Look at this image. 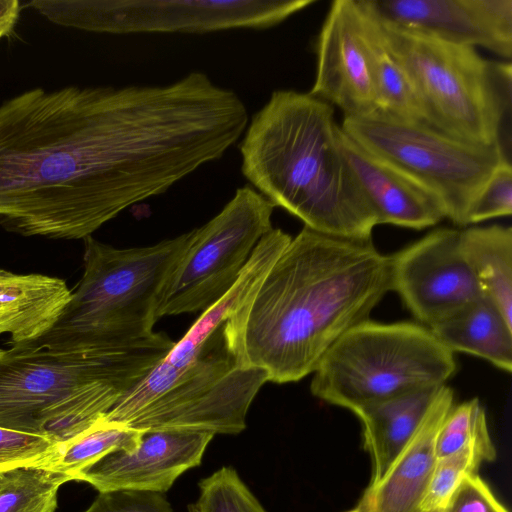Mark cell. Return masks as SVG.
Listing matches in <instances>:
<instances>
[{"label": "cell", "mask_w": 512, "mask_h": 512, "mask_svg": "<svg viewBox=\"0 0 512 512\" xmlns=\"http://www.w3.org/2000/svg\"><path fill=\"white\" fill-rule=\"evenodd\" d=\"M390 259L391 290L430 327L483 296L460 250V230L439 228Z\"/></svg>", "instance_id": "obj_12"}, {"label": "cell", "mask_w": 512, "mask_h": 512, "mask_svg": "<svg viewBox=\"0 0 512 512\" xmlns=\"http://www.w3.org/2000/svg\"><path fill=\"white\" fill-rule=\"evenodd\" d=\"M280 228H272L255 247L248 263L233 286L215 303L201 312L185 335L158 362L166 370L186 367L201 351L207 340L249 299L291 241Z\"/></svg>", "instance_id": "obj_18"}, {"label": "cell", "mask_w": 512, "mask_h": 512, "mask_svg": "<svg viewBox=\"0 0 512 512\" xmlns=\"http://www.w3.org/2000/svg\"><path fill=\"white\" fill-rule=\"evenodd\" d=\"M383 19L464 46L512 56V0H368Z\"/></svg>", "instance_id": "obj_15"}, {"label": "cell", "mask_w": 512, "mask_h": 512, "mask_svg": "<svg viewBox=\"0 0 512 512\" xmlns=\"http://www.w3.org/2000/svg\"><path fill=\"white\" fill-rule=\"evenodd\" d=\"M373 12L427 125L462 141L504 148L502 132L511 111V63L486 60L474 47L401 27Z\"/></svg>", "instance_id": "obj_6"}, {"label": "cell", "mask_w": 512, "mask_h": 512, "mask_svg": "<svg viewBox=\"0 0 512 512\" xmlns=\"http://www.w3.org/2000/svg\"><path fill=\"white\" fill-rule=\"evenodd\" d=\"M214 434L202 431L154 430L141 433L136 448L112 452L74 481L99 492L148 491L164 494L187 470L199 466Z\"/></svg>", "instance_id": "obj_14"}, {"label": "cell", "mask_w": 512, "mask_h": 512, "mask_svg": "<svg viewBox=\"0 0 512 512\" xmlns=\"http://www.w3.org/2000/svg\"><path fill=\"white\" fill-rule=\"evenodd\" d=\"M443 512H509L478 473L468 475Z\"/></svg>", "instance_id": "obj_31"}, {"label": "cell", "mask_w": 512, "mask_h": 512, "mask_svg": "<svg viewBox=\"0 0 512 512\" xmlns=\"http://www.w3.org/2000/svg\"><path fill=\"white\" fill-rule=\"evenodd\" d=\"M328 102L294 90L274 91L239 145L245 178L275 207L317 232L371 240L377 214L340 143Z\"/></svg>", "instance_id": "obj_3"}, {"label": "cell", "mask_w": 512, "mask_h": 512, "mask_svg": "<svg viewBox=\"0 0 512 512\" xmlns=\"http://www.w3.org/2000/svg\"><path fill=\"white\" fill-rule=\"evenodd\" d=\"M313 3L312 0H34L27 5L59 26L128 34L268 28Z\"/></svg>", "instance_id": "obj_10"}, {"label": "cell", "mask_w": 512, "mask_h": 512, "mask_svg": "<svg viewBox=\"0 0 512 512\" xmlns=\"http://www.w3.org/2000/svg\"><path fill=\"white\" fill-rule=\"evenodd\" d=\"M454 352L419 323L367 319L343 334L313 372L311 393L354 414L388 398L446 384Z\"/></svg>", "instance_id": "obj_8"}, {"label": "cell", "mask_w": 512, "mask_h": 512, "mask_svg": "<svg viewBox=\"0 0 512 512\" xmlns=\"http://www.w3.org/2000/svg\"><path fill=\"white\" fill-rule=\"evenodd\" d=\"M56 438L0 427V473L38 466L57 448Z\"/></svg>", "instance_id": "obj_28"}, {"label": "cell", "mask_w": 512, "mask_h": 512, "mask_svg": "<svg viewBox=\"0 0 512 512\" xmlns=\"http://www.w3.org/2000/svg\"><path fill=\"white\" fill-rule=\"evenodd\" d=\"M275 206L246 185L211 220L191 231L156 310L164 316L202 312L236 282L261 238L273 227Z\"/></svg>", "instance_id": "obj_11"}, {"label": "cell", "mask_w": 512, "mask_h": 512, "mask_svg": "<svg viewBox=\"0 0 512 512\" xmlns=\"http://www.w3.org/2000/svg\"><path fill=\"white\" fill-rule=\"evenodd\" d=\"M3 474H4V473H0V487H1L2 482H3Z\"/></svg>", "instance_id": "obj_34"}, {"label": "cell", "mask_w": 512, "mask_h": 512, "mask_svg": "<svg viewBox=\"0 0 512 512\" xmlns=\"http://www.w3.org/2000/svg\"><path fill=\"white\" fill-rule=\"evenodd\" d=\"M222 329L207 340L186 367L170 371L157 363L110 409L104 421L140 432H242L248 410L268 379L262 370L237 363Z\"/></svg>", "instance_id": "obj_7"}, {"label": "cell", "mask_w": 512, "mask_h": 512, "mask_svg": "<svg viewBox=\"0 0 512 512\" xmlns=\"http://www.w3.org/2000/svg\"><path fill=\"white\" fill-rule=\"evenodd\" d=\"M84 512H175L164 494L148 491L99 492Z\"/></svg>", "instance_id": "obj_30"}, {"label": "cell", "mask_w": 512, "mask_h": 512, "mask_svg": "<svg viewBox=\"0 0 512 512\" xmlns=\"http://www.w3.org/2000/svg\"><path fill=\"white\" fill-rule=\"evenodd\" d=\"M512 214V166L503 161L483 185L471 203L466 224H476Z\"/></svg>", "instance_id": "obj_29"}, {"label": "cell", "mask_w": 512, "mask_h": 512, "mask_svg": "<svg viewBox=\"0 0 512 512\" xmlns=\"http://www.w3.org/2000/svg\"><path fill=\"white\" fill-rule=\"evenodd\" d=\"M67 475L35 466L7 471L0 487V512H54Z\"/></svg>", "instance_id": "obj_24"}, {"label": "cell", "mask_w": 512, "mask_h": 512, "mask_svg": "<svg viewBox=\"0 0 512 512\" xmlns=\"http://www.w3.org/2000/svg\"><path fill=\"white\" fill-rule=\"evenodd\" d=\"M317 67L309 93L338 106L344 116L378 111L358 0H335L316 41Z\"/></svg>", "instance_id": "obj_13"}, {"label": "cell", "mask_w": 512, "mask_h": 512, "mask_svg": "<svg viewBox=\"0 0 512 512\" xmlns=\"http://www.w3.org/2000/svg\"><path fill=\"white\" fill-rule=\"evenodd\" d=\"M454 404L453 389L440 386L414 434L364 491L358 503L364 512H420L438 459L437 436Z\"/></svg>", "instance_id": "obj_16"}, {"label": "cell", "mask_w": 512, "mask_h": 512, "mask_svg": "<svg viewBox=\"0 0 512 512\" xmlns=\"http://www.w3.org/2000/svg\"><path fill=\"white\" fill-rule=\"evenodd\" d=\"M339 135L345 157L379 224L421 230L445 218L441 203L432 193L365 150L341 126Z\"/></svg>", "instance_id": "obj_17"}, {"label": "cell", "mask_w": 512, "mask_h": 512, "mask_svg": "<svg viewBox=\"0 0 512 512\" xmlns=\"http://www.w3.org/2000/svg\"><path fill=\"white\" fill-rule=\"evenodd\" d=\"M198 487L199 495L188 506L189 512H268L230 466L203 478Z\"/></svg>", "instance_id": "obj_26"}, {"label": "cell", "mask_w": 512, "mask_h": 512, "mask_svg": "<svg viewBox=\"0 0 512 512\" xmlns=\"http://www.w3.org/2000/svg\"><path fill=\"white\" fill-rule=\"evenodd\" d=\"M340 126L365 150L432 193L445 218L459 226L467 225L471 203L496 168L509 160L501 145L462 141L381 111L344 116Z\"/></svg>", "instance_id": "obj_9"}, {"label": "cell", "mask_w": 512, "mask_h": 512, "mask_svg": "<svg viewBox=\"0 0 512 512\" xmlns=\"http://www.w3.org/2000/svg\"><path fill=\"white\" fill-rule=\"evenodd\" d=\"M485 462L472 446L437 459L420 511L443 510L451 496L470 474Z\"/></svg>", "instance_id": "obj_27"}, {"label": "cell", "mask_w": 512, "mask_h": 512, "mask_svg": "<svg viewBox=\"0 0 512 512\" xmlns=\"http://www.w3.org/2000/svg\"><path fill=\"white\" fill-rule=\"evenodd\" d=\"M0 40H1V38H0Z\"/></svg>", "instance_id": "obj_37"}, {"label": "cell", "mask_w": 512, "mask_h": 512, "mask_svg": "<svg viewBox=\"0 0 512 512\" xmlns=\"http://www.w3.org/2000/svg\"><path fill=\"white\" fill-rule=\"evenodd\" d=\"M344 512H364V511L362 510V508L359 505H357L355 508L344 511Z\"/></svg>", "instance_id": "obj_33"}, {"label": "cell", "mask_w": 512, "mask_h": 512, "mask_svg": "<svg viewBox=\"0 0 512 512\" xmlns=\"http://www.w3.org/2000/svg\"><path fill=\"white\" fill-rule=\"evenodd\" d=\"M420 512H443L442 510L420 511Z\"/></svg>", "instance_id": "obj_35"}, {"label": "cell", "mask_w": 512, "mask_h": 512, "mask_svg": "<svg viewBox=\"0 0 512 512\" xmlns=\"http://www.w3.org/2000/svg\"><path fill=\"white\" fill-rule=\"evenodd\" d=\"M232 144L224 99L203 72L168 85L26 90L0 103V229L85 239Z\"/></svg>", "instance_id": "obj_1"}, {"label": "cell", "mask_w": 512, "mask_h": 512, "mask_svg": "<svg viewBox=\"0 0 512 512\" xmlns=\"http://www.w3.org/2000/svg\"><path fill=\"white\" fill-rule=\"evenodd\" d=\"M2 350V348H0V351Z\"/></svg>", "instance_id": "obj_36"}, {"label": "cell", "mask_w": 512, "mask_h": 512, "mask_svg": "<svg viewBox=\"0 0 512 512\" xmlns=\"http://www.w3.org/2000/svg\"><path fill=\"white\" fill-rule=\"evenodd\" d=\"M363 33L376 89L378 111L397 119L425 124L416 93L382 35L375 13L367 0H358Z\"/></svg>", "instance_id": "obj_22"}, {"label": "cell", "mask_w": 512, "mask_h": 512, "mask_svg": "<svg viewBox=\"0 0 512 512\" xmlns=\"http://www.w3.org/2000/svg\"><path fill=\"white\" fill-rule=\"evenodd\" d=\"M191 231L144 247L120 249L84 240V271L53 326L36 343L57 350L151 335L163 287Z\"/></svg>", "instance_id": "obj_5"}, {"label": "cell", "mask_w": 512, "mask_h": 512, "mask_svg": "<svg viewBox=\"0 0 512 512\" xmlns=\"http://www.w3.org/2000/svg\"><path fill=\"white\" fill-rule=\"evenodd\" d=\"M460 250L482 294L512 325V228L491 225L462 229Z\"/></svg>", "instance_id": "obj_21"}, {"label": "cell", "mask_w": 512, "mask_h": 512, "mask_svg": "<svg viewBox=\"0 0 512 512\" xmlns=\"http://www.w3.org/2000/svg\"><path fill=\"white\" fill-rule=\"evenodd\" d=\"M439 388L426 387L409 391L368 406L355 414L361 421L364 448L371 458L370 483L382 476L414 434Z\"/></svg>", "instance_id": "obj_19"}, {"label": "cell", "mask_w": 512, "mask_h": 512, "mask_svg": "<svg viewBox=\"0 0 512 512\" xmlns=\"http://www.w3.org/2000/svg\"><path fill=\"white\" fill-rule=\"evenodd\" d=\"M467 446L475 448L485 462L496 458L485 410L477 398L452 406L437 436V457L453 454Z\"/></svg>", "instance_id": "obj_25"}, {"label": "cell", "mask_w": 512, "mask_h": 512, "mask_svg": "<svg viewBox=\"0 0 512 512\" xmlns=\"http://www.w3.org/2000/svg\"><path fill=\"white\" fill-rule=\"evenodd\" d=\"M18 0H0V38L6 37L14 30L20 15Z\"/></svg>", "instance_id": "obj_32"}, {"label": "cell", "mask_w": 512, "mask_h": 512, "mask_svg": "<svg viewBox=\"0 0 512 512\" xmlns=\"http://www.w3.org/2000/svg\"><path fill=\"white\" fill-rule=\"evenodd\" d=\"M162 333L81 350L0 351V427L63 442L100 419L169 352Z\"/></svg>", "instance_id": "obj_4"}, {"label": "cell", "mask_w": 512, "mask_h": 512, "mask_svg": "<svg viewBox=\"0 0 512 512\" xmlns=\"http://www.w3.org/2000/svg\"><path fill=\"white\" fill-rule=\"evenodd\" d=\"M141 433L100 419L75 437L60 442L56 450L35 467L67 475L72 481L106 455L136 448Z\"/></svg>", "instance_id": "obj_23"}, {"label": "cell", "mask_w": 512, "mask_h": 512, "mask_svg": "<svg viewBox=\"0 0 512 512\" xmlns=\"http://www.w3.org/2000/svg\"><path fill=\"white\" fill-rule=\"evenodd\" d=\"M390 290L389 256L372 240L304 226L225 322L223 337L240 366L262 370L268 382H297Z\"/></svg>", "instance_id": "obj_2"}, {"label": "cell", "mask_w": 512, "mask_h": 512, "mask_svg": "<svg viewBox=\"0 0 512 512\" xmlns=\"http://www.w3.org/2000/svg\"><path fill=\"white\" fill-rule=\"evenodd\" d=\"M452 352H465L512 371V325L484 295L428 327Z\"/></svg>", "instance_id": "obj_20"}]
</instances>
